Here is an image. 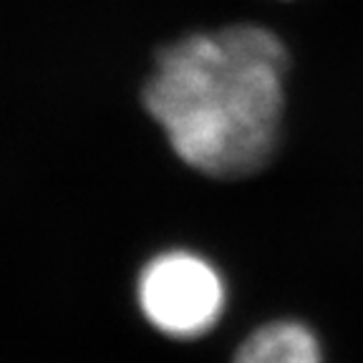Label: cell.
<instances>
[{"instance_id": "1", "label": "cell", "mask_w": 363, "mask_h": 363, "mask_svg": "<svg viewBox=\"0 0 363 363\" xmlns=\"http://www.w3.org/2000/svg\"><path fill=\"white\" fill-rule=\"evenodd\" d=\"M285 79L283 40L255 23H235L167 45L144 86V106L184 164L240 179L278 149Z\"/></svg>"}, {"instance_id": "2", "label": "cell", "mask_w": 363, "mask_h": 363, "mask_svg": "<svg viewBox=\"0 0 363 363\" xmlns=\"http://www.w3.org/2000/svg\"><path fill=\"white\" fill-rule=\"evenodd\" d=\"M225 280L220 270L189 250H169L144 265L139 275V308L169 338H199L225 313Z\"/></svg>"}, {"instance_id": "3", "label": "cell", "mask_w": 363, "mask_h": 363, "mask_svg": "<svg viewBox=\"0 0 363 363\" xmlns=\"http://www.w3.org/2000/svg\"><path fill=\"white\" fill-rule=\"evenodd\" d=\"M233 363H323V351L306 323L272 320L242 340Z\"/></svg>"}]
</instances>
